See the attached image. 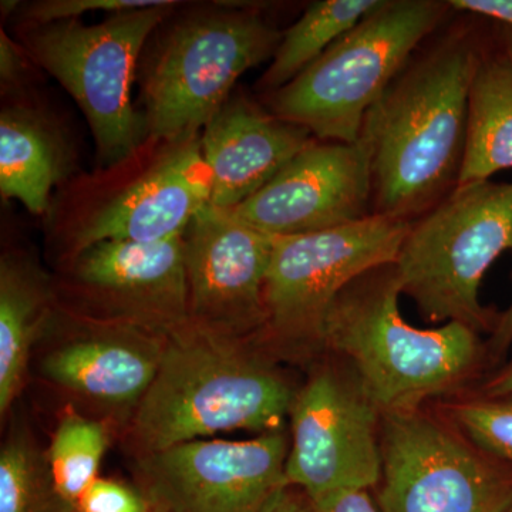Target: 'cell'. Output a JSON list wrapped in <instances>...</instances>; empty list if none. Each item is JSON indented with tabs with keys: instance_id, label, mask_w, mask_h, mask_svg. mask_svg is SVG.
<instances>
[{
	"instance_id": "24",
	"label": "cell",
	"mask_w": 512,
	"mask_h": 512,
	"mask_svg": "<svg viewBox=\"0 0 512 512\" xmlns=\"http://www.w3.org/2000/svg\"><path fill=\"white\" fill-rule=\"evenodd\" d=\"M443 414L477 447L512 466V394L461 397L444 403Z\"/></svg>"
},
{
	"instance_id": "33",
	"label": "cell",
	"mask_w": 512,
	"mask_h": 512,
	"mask_svg": "<svg viewBox=\"0 0 512 512\" xmlns=\"http://www.w3.org/2000/svg\"><path fill=\"white\" fill-rule=\"evenodd\" d=\"M501 42H503L505 50H507L508 56L512 60V29L504 28L501 30Z\"/></svg>"
},
{
	"instance_id": "14",
	"label": "cell",
	"mask_w": 512,
	"mask_h": 512,
	"mask_svg": "<svg viewBox=\"0 0 512 512\" xmlns=\"http://www.w3.org/2000/svg\"><path fill=\"white\" fill-rule=\"evenodd\" d=\"M183 239L188 322L224 338L255 342L266 322L274 237L208 204L192 218Z\"/></svg>"
},
{
	"instance_id": "3",
	"label": "cell",
	"mask_w": 512,
	"mask_h": 512,
	"mask_svg": "<svg viewBox=\"0 0 512 512\" xmlns=\"http://www.w3.org/2000/svg\"><path fill=\"white\" fill-rule=\"evenodd\" d=\"M393 264L350 282L330 306L323 350L355 369L382 413L407 412L451 396L473 379L487 346L480 333L457 322L419 329L403 319Z\"/></svg>"
},
{
	"instance_id": "23",
	"label": "cell",
	"mask_w": 512,
	"mask_h": 512,
	"mask_svg": "<svg viewBox=\"0 0 512 512\" xmlns=\"http://www.w3.org/2000/svg\"><path fill=\"white\" fill-rule=\"evenodd\" d=\"M0 512H72L56 493L46 451L18 431L0 450Z\"/></svg>"
},
{
	"instance_id": "13",
	"label": "cell",
	"mask_w": 512,
	"mask_h": 512,
	"mask_svg": "<svg viewBox=\"0 0 512 512\" xmlns=\"http://www.w3.org/2000/svg\"><path fill=\"white\" fill-rule=\"evenodd\" d=\"M289 437L194 440L137 458L138 487L157 512H259L285 487Z\"/></svg>"
},
{
	"instance_id": "15",
	"label": "cell",
	"mask_w": 512,
	"mask_h": 512,
	"mask_svg": "<svg viewBox=\"0 0 512 512\" xmlns=\"http://www.w3.org/2000/svg\"><path fill=\"white\" fill-rule=\"evenodd\" d=\"M271 237L345 227L373 215L369 154L360 141L316 140L256 194L228 211Z\"/></svg>"
},
{
	"instance_id": "30",
	"label": "cell",
	"mask_w": 512,
	"mask_h": 512,
	"mask_svg": "<svg viewBox=\"0 0 512 512\" xmlns=\"http://www.w3.org/2000/svg\"><path fill=\"white\" fill-rule=\"evenodd\" d=\"M512 346V301L507 311L498 315L497 323L493 333H491L490 342L487 345V353L491 359L504 356L507 350Z\"/></svg>"
},
{
	"instance_id": "25",
	"label": "cell",
	"mask_w": 512,
	"mask_h": 512,
	"mask_svg": "<svg viewBox=\"0 0 512 512\" xmlns=\"http://www.w3.org/2000/svg\"><path fill=\"white\" fill-rule=\"evenodd\" d=\"M168 0H37L20 6L18 25H45V23L60 22V20L82 19L84 13L128 12L153 8V6L165 5Z\"/></svg>"
},
{
	"instance_id": "21",
	"label": "cell",
	"mask_w": 512,
	"mask_h": 512,
	"mask_svg": "<svg viewBox=\"0 0 512 512\" xmlns=\"http://www.w3.org/2000/svg\"><path fill=\"white\" fill-rule=\"evenodd\" d=\"M380 3L382 0L313 2L302 18L285 30L271 64L259 80V89L271 94L291 83Z\"/></svg>"
},
{
	"instance_id": "32",
	"label": "cell",
	"mask_w": 512,
	"mask_h": 512,
	"mask_svg": "<svg viewBox=\"0 0 512 512\" xmlns=\"http://www.w3.org/2000/svg\"><path fill=\"white\" fill-rule=\"evenodd\" d=\"M483 396H507L512 394V357L481 387Z\"/></svg>"
},
{
	"instance_id": "16",
	"label": "cell",
	"mask_w": 512,
	"mask_h": 512,
	"mask_svg": "<svg viewBox=\"0 0 512 512\" xmlns=\"http://www.w3.org/2000/svg\"><path fill=\"white\" fill-rule=\"evenodd\" d=\"M42 375L90 402L136 409L156 379L165 333L80 315L57 305Z\"/></svg>"
},
{
	"instance_id": "17",
	"label": "cell",
	"mask_w": 512,
	"mask_h": 512,
	"mask_svg": "<svg viewBox=\"0 0 512 512\" xmlns=\"http://www.w3.org/2000/svg\"><path fill=\"white\" fill-rule=\"evenodd\" d=\"M316 140L308 128L281 119L247 96L232 94L201 131L211 207H238Z\"/></svg>"
},
{
	"instance_id": "19",
	"label": "cell",
	"mask_w": 512,
	"mask_h": 512,
	"mask_svg": "<svg viewBox=\"0 0 512 512\" xmlns=\"http://www.w3.org/2000/svg\"><path fill=\"white\" fill-rule=\"evenodd\" d=\"M56 286L28 256L8 254L0 261V414L19 396L33 348L55 315Z\"/></svg>"
},
{
	"instance_id": "20",
	"label": "cell",
	"mask_w": 512,
	"mask_h": 512,
	"mask_svg": "<svg viewBox=\"0 0 512 512\" xmlns=\"http://www.w3.org/2000/svg\"><path fill=\"white\" fill-rule=\"evenodd\" d=\"M512 168V60L500 42L484 46L468 96L466 153L458 185Z\"/></svg>"
},
{
	"instance_id": "26",
	"label": "cell",
	"mask_w": 512,
	"mask_h": 512,
	"mask_svg": "<svg viewBox=\"0 0 512 512\" xmlns=\"http://www.w3.org/2000/svg\"><path fill=\"white\" fill-rule=\"evenodd\" d=\"M76 512H157L146 493L124 481L97 478L77 503Z\"/></svg>"
},
{
	"instance_id": "4",
	"label": "cell",
	"mask_w": 512,
	"mask_h": 512,
	"mask_svg": "<svg viewBox=\"0 0 512 512\" xmlns=\"http://www.w3.org/2000/svg\"><path fill=\"white\" fill-rule=\"evenodd\" d=\"M201 133L147 136L126 158L64 185L47 222L62 261L104 241L180 237L210 204Z\"/></svg>"
},
{
	"instance_id": "31",
	"label": "cell",
	"mask_w": 512,
	"mask_h": 512,
	"mask_svg": "<svg viewBox=\"0 0 512 512\" xmlns=\"http://www.w3.org/2000/svg\"><path fill=\"white\" fill-rule=\"evenodd\" d=\"M259 512H306V504L296 495L293 487L285 485L269 498Z\"/></svg>"
},
{
	"instance_id": "18",
	"label": "cell",
	"mask_w": 512,
	"mask_h": 512,
	"mask_svg": "<svg viewBox=\"0 0 512 512\" xmlns=\"http://www.w3.org/2000/svg\"><path fill=\"white\" fill-rule=\"evenodd\" d=\"M67 167L62 133L28 97H9L0 113V194L45 217Z\"/></svg>"
},
{
	"instance_id": "10",
	"label": "cell",
	"mask_w": 512,
	"mask_h": 512,
	"mask_svg": "<svg viewBox=\"0 0 512 512\" xmlns=\"http://www.w3.org/2000/svg\"><path fill=\"white\" fill-rule=\"evenodd\" d=\"M382 512H507L512 466L485 453L446 416L420 407L383 413Z\"/></svg>"
},
{
	"instance_id": "29",
	"label": "cell",
	"mask_w": 512,
	"mask_h": 512,
	"mask_svg": "<svg viewBox=\"0 0 512 512\" xmlns=\"http://www.w3.org/2000/svg\"><path fill=\"white\" fill-rule=\"evenodd\" d=\"M448 6L457 12L493 19L512 29V0H450Z\"/></svg>"
},
{
	"instance_id": "22",
	"label": "cell",
	"mask_w": 512,
	"mask_h": 512,
	"mask_svg": "<svg viewBox=\"0 0 512 512\" xmlns=\"http://www.w3.org/2000/svg\"><path fill=\"white\" fill-rule=\"evenodd\" d=\"M109 443V427L103 421L87 419L76 410L60 417L46 454L56 493L70 511L76 512L80 498L100 477Z\"/></svg>"
},
{
	"instance_id": "7",
	"label": "cell",
	"mask_w": 512,
	"mask_h": 512,
	"mask_svg": "<svg viewBox=\"0 0 512 512\" xmlns=\"http://www.w3.org/2000/svg\"><path fill=\"white\" fill-rule=\"evenodd\" d=\"M181 5L168 0L111 13L96 25L70 19L16 26L18 43L32 62L55 77L82 110L99 167L119 163L146 140V123L131 101L138 59L148 37Z\"/></svg>"
},
{
	"instance_id": "11",
	"label": "cell",
	"mask_w": 512,
	"mask_h": 512,
	"mask_svg": "<svg viewBox=\"0 0 512 512\" xmlns=\"http://www.w3.org/2000/svg\"><path fill=\"white\" fill-rule=\"evenodd\" d=\"M382 417L355 369L342 357L323 353L289 413L286 484L301 488L306 498L377 487Z\"/></svg>"
},
{
	"instance_id": "2",
	"label": "cell",
	"mask_w": 512,
	"mask_h": 512,
	"mask_svg": "<svg viewBox=\"0 0 512 512\" xmlns=\"http://www.w3.org/2000/svg\"><path fill=\"white\" fill-rule=\"evenodd\" d=\"M298 389L254 340L224 338L187 322L167 335L127 444L140 458L222 431H282Z\"/></svg>"
},
{
	"instance_id": "34",
	"label": "cell",
	"mask_w": 512,
	"mask_h": 512,
	"mask_svg": "<svg viewBox=\"0 0 512 512\" xmlns=\"http://www.w3.org/2000/svg\"><path fill=\"white\" fill-rule=\"evenodd\" d=\"M507 512H512V505H511V507H510V510H508Z\"/></svg>"
},
{
	"instance_id": "28",
	"label": "cell",
	"mask_w": 512,
	"mask_h": 512,
	"mask_svg": "<svg viewBox=\"0 0 512 512\" xmlns=\"http://www.w3.org/2000/svg\"><path fill=\"white\" fill-rule=\"evenodd\" d=\"M306 512H380L369 490H336L306 498Z\"/></svg>"
},
{
	"instance_id": "8",
	"label": "cell",
	"mask_w": 512,
	"mask_h": 512,
	"mask_svg": "<svg viewBox=\"0 0 512 512\" xmlns=\"http://www.w3.org/2000/svg\"><path fill=\"white\" fill-rule=\"evenodd\" d=\"M217 5L181 19L157 43L141 83L147 136L201 133L239 77L274 57L284 32L258 6Z\"/></svg>"
},
{
	"instance_id": "12",
	"label": "cell",
	"mask_w": 512,
	"mask_h": 512,
	"mask_svg": "<svg viewBox=\"0 0 512 512\" xmlns=\"http://www.w3.org/2000/svg\"><path fill=\"white\" fill-rule=\"evenodd\" d=\"M64 308L89 318L170 333L188 322L184 239L104 241L63 261Z\"/></svg>"
},
{
	"instance_id": "5",
	"label": "cell",
	"mask_w": 512,
	"mask_h": 512,
	"mask_svg": "<svg viewBox=\"0 0 512 512\" xmlns=\"http://www.w3.org/2000/svg\"><path fill=\"white\" fill-rule=\"evenodd\" d=\"M448 10L439 0H382L296 79L269 94V110L319 141L356 143L367 111Z\"/></svg>"
},
{
	"instance_id": "9",
	"label": "cell",
	"mask_w": 512,
	"mask_h": 512,
	"mask_svg": "<svg viewBox=\"0 0 512 512\" xmlns=\"http://www.w3.org/2000/svg\"><path fill=\"white\" fill-rule=\"evenodd\" d=\"M410 224L373 214L345 227L274 237L265 282L266 322L256 345L279 362L322 356L330 306L360 275L394 264Z\"/></svg>"
},
{
	"instance_id": "1",
	"label": "cell",
	"mask_w": 512,
	"mask_h": 512,
	"mask_svg": "<svg viewBox=\"0 0 512 512\" xmlns=\"http://www.w3.org/2000/svg\"><path fill=\"white\" fill-rule=\"evenodd\" d=\"M484 46L467 28L437 37L367 111L357 141L369 154L373 214L413 222L456 190Z\"/></svg>"
},
{
	"instance_id": "27",
	"label": "cell",
	"mask_w": 512,
	"mask_h": 512,
	"mask_svg": "<svg viewBox=\"0 0 512 512\" xmlns=\"http://www.w3.org/2000/svg\"><path fill=\"white\" fill-rule=\"evenodd\" d=\"M35 64L18 42H13L5 30L0 32V84L3 97L22 96L28 82L30 66Z\"/></svg>"
},
{
	"instance_id": "6",
	"label": "cell",
	"mask_w": 512,
	"mask_h": 512,
	"mask_svg": "<svg viewBox=\"0 0 512 512\" xmlns=\"http://www.w3.org/2000/svg\"><path fill=\"white\" fill-rule=\"evenodd\" d=\"M512 251V183L457 185L410 224L394 261L402 293L429 323L493 333L498 315L480 302L485 272Z\"/></svg>"
}]
</instances>
